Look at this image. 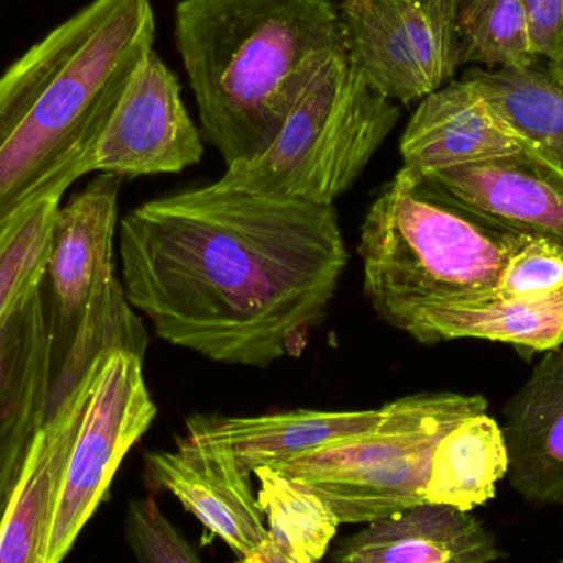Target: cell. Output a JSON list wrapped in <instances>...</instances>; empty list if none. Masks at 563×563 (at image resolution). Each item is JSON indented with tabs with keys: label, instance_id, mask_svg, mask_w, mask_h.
Instances as JSON below:
<instances>
[{
	"label": "cell",
	"instance_id": "cell-1",
	"mask_svg": "<svg viewBox=\"0 0 563 563\" xmlns=\"http://www.w3.org/2000/svg\"><path fill=\"white\" fill-rule=\"evenodd\" d=\"M118 234L125 297L161 340L261 369L323 323L350 260L334 205L220 181L145 201Z\"/></svg>",
	"mask_w": 563,
	"mask_h": 563
},
{
	"label": "cell",
	"instance_id": "cell-2",
	"mask_svg": "<svg viewBox=\"0 0 563 563\" xmlns=\"http://www.w3.org/2000/svg\"><path fill=\"white\" fill-rule=\"evenodd\" d=\"M154 42L151 0H91L0 75V233L92 174L99 137Z\"/></svg>",
	"mask_w": 563,
	"mask_h": 563
},
{
	"label": "cell",
	"instance_id": "cell-3",
	"mask_svg": "<svg viewBox=\"0 0 563 563\" xmlns=\"http://www.w3.org/2000/svg\"><path fill=\"white\" fill-rule=\"evenodd\" d=\"M175 46L201 134L227 167L263 154L314 76L344 49L333 0H180Z\"/></svg>",
	"mask_w": 563,
	"mask_h": 563
},
{
	"label": "cell",
	"instance_id": "cell-4",
	"mask_svg": "<svg viewBox=\"0 0 563 563\" xmlns=\"http://www.w3.org/2000/svg\"><path fill=\"white\" fill-rule=\"evenodd\" d=\"M526 240L402 167L361 227L364 295L390 324L419 305L492 294Z\"/></svg>",
	"mask_w": 563,
	"mask_h": 563
},
{
	"label": "cell",
	"instance_id": "cell-5",
	"mask_svg": "<svg viewBox=\"0 0 563 563\" xmlns=\"http://www.w3.org/2000/svg\"><path fill=\"white\" fill-rule=\"evenodd\" d=\"M121 177L101 174L59 207L43 287L52 389L48 417L112 351L144 357L148 334L115 274Z\"/></svg>",
	"mask_w": 563,
	"mask_h": 563
},
{
	"label": "cell",
	"instance_id": "cell-6",
	"mask_svg": "<svg viewBox=\"0 0 563 563\" xmlns=\"http://www.w3.org/2000/svg\"><path fill=\"white\" fill-rule=\"evenodd\" d=\"M399 106L334 55L295 102L273 144L228 165L224 187L334 205L363 174L399 122Z\"/></svg>",
	"mask_w": 563,
	"mask_h": 563
},
{
	"label": "cell",
	"instance_id": "cell-7",
	"mask_svg": "<svg viewBox=\"0 0 563 563\" xmlns=\"http://www.w3.org/2000/svg\"><path fill=\"white\" fill-rule=\"evenodd\" d=\"M380 410L367 432L271 468L313 489L341 525L393 518L427 503L437 446L463 420L488 412V400L440 390L400 397Z\"/></svg>",
	"mask_w": 563,
	"mask_h": 563
},
{
	"label": "cell",
	"instance_id": "cell-8",
	"mask_svg": "<svg viewBox=\"0 0 563 563\" xmlns=\"http://www.w3.org/2000/svg\"><path fill=\"white\" fill-rule=\"evenodd\" d=\"M459 0H341L344 53L384 98L410 104L455 79L462 66Z\"/></svg>",
	"mask_w": 563,
	"mask_h": 563
},
{
	"label": "cell",
	"instance_id": "cell-9",
	"mask_svg": "<svg viewBox=\"0 0 563 563\" xmlns=\"http://www.w3.org/2000/svg\"><path fill=\"white\" fill-rule=\"evenodd\" d=\"M157 406L144 377V357L112 351L102 357L63 476L48 563H63L82 529L108 498L132 446L151 429Z\"/></svg>",
	"mask_w": 563,
	"mask_h": 563
},
{
	"label": "cell",
	"instance_id": "cell-10",
	"mask_svg": "<svg viewBox=\"0 0 563 563\" xmlns=\"http://www.w3.org/2000/svg\"><path fill=\"white\" fill-rule=\"evenodd\" d=\"M203 155V134L185 108L180 82L152 49L129 79L99 137L92 174H180L200 164Z\"/></svg>",
	"mask_w": 563,
	"mask_h": 563
},
{
	"label": "cell",
	"instance_id": "cell-11",
	"mask_svg": "<svg viewBox=\"0 0 563 563\" xmlns=\"http://www.w3.org/2000/svg\"><path fill=\"white\" fill-rule=\"evenodd\" d=\"M250 476L228 446L187 432L174 450L145 455L148 485L172 493L240 559L269 539Z\"/></svg>",
	"mask_w": 563,
	"mask_h": 563
},
{
	"label": "cell",
	"instance_id": "cell-12",
	"mask_svg": "<svg viewBox=\"0 0 563 563\" xmlns=\"http://www.w3.org/2000/svg\"><path fill=\"white\" fill-rule=\"evenodd\" d=\"M52 347L42 285L0 324V522L48 419Z\"/></svg>",
	"mask_w": 563,
	"mask_h": 563
},
{
	"label": "cell",
	"instance_id": "cell-13",
	"mask_svg": "<svg viewBox=\"0 0 563 563\" xmlns=\"http://www.w3.org/2000/svg\"><path fill=\"white\" fill-rule=\"evenodd\" d=\"M419 175L482 217L563 247V168L534 148Z\"/></svg>",
	"mask_w": 563,
	"mask_h": 563
},
{
	"label": "cell",
	"instance_id": "cell-14",
	"mask_svg": "<svg viewBox=\"0 0 563 563\" xmlns=\"http://www.w3.org/2000/svg\"><path fill=\"white\" fill-rule=\"evenodd\" d=\"M528 148L531 145L465 75L426 96L400 139L402 167L416 174L478 164Z\"/></svg>",
	"mask_w": 563,
	"mask_h": 563
},
{
	"label": "cell",
	"instance_id": "cell-15",
	"mask_svg": "<svg viewBox=\"0 0 563 563\" xmlns=\"http://www.w3.org/2000/svg\"><path fill=\"white\" fill-rule=\"evenodd\" d=\"M101 361L46 419L36 435L0 522V563H48L49 539L66 463Z\"/></svg>",
	"mask_w": 563,
	"mask_h": 563
},
{
	"label": "cell",
	"instance_id": "cell-16",
	"mask_svg": "<svg viewBox=\"0 0 563 563\" xmlns=\"http://www.w3.org/2000/svg\"><path fill=\"white\" fill-rule=\"evenodd\" d=\"M389 327L422 344L473 338L512 344L528 354L548 353L563 346V287L525 297L492 291L419 305L397 314Z\"/></svg>",
	"mask_w": 563,
	"mask_h": 563
},
{
	"label": "cell",
	"instance_id": "cell-17",
	"mask_svg": "<svg viewBox=\"0 0 563 563\" xmlns=\"http://www.w3.org/2000/svg\"><path fill=\"white\" fill-rule=\"evenodd\" d=\"M503 419L512 489L529 505H563V347L544 354Z\"/></svg>",
	"mask_w": 563,
	"mask_h": 563
},
{
	"label": "cell",
	"instance_id": "cell-18",
	"mask_svg": "<svg viewBox=\"0 0 563 563\" xmlns=\"http://www.w3.org/2000/svg\"><path fill=\"white\" fill-rule=\"evenodd\" d=\"M499 558L495 536L472 512L423 503L341 541L333 563H493Z\"/></svg>",
	"mask_w": 563,
	"mask_h": 563
},
{
	"label": "cell",
	"instance_id": "cell-19",
	"mask_svg": "<svg viewBox=\"0 0 563 563\" xmlns=\"http://www.w3.org/2000/svg\"><path fill=\"white\" fill-rule=\"evenodd\" d=\"M379 409L290 410L256 417L195 416L187 433L228 446L244 472L274 466L331 443L367 432L379 422Z\"/></svg>",
	"mask_w": 563,
	"mask_h": 563
},
{
	"label": "cell",
	"instance_id": "cell-20",
	"mask_svg": "<svg viewBox=\"0 0 563 563\" xmlns=\"http://www.w3.org/2000/svg\"><path fill=\"white\" fill-rule=\"evenodd\" d=\"M508 446L501 426L488 412L450 430L433 453L426 501L472 512L492 501L508 476Z\"/></svg>",
	"mask_w": 563,
	"mask_h": 563
},
{
	"label": "cell",
	"instance_id": "cell-21",
	"mask_svg": "<svg viewBox=\"0 0 563 563\" xmlns=\"http://www.w3.org/2000/svg\"><path fill=\"white\" fill-rule=\"evenodd\" d=\"M516 134L563 168V71L544 62L525 68L466 69Z\"/></svg>",
	"mask_w": 563,
	"mask_h": 563
},
{
	"label": "cell",
	"instance_id": "cell-22",
	"mask_svg": "<svg viewBox=\"0 0 563 563\" xmlns=\"http://www.w3.org/2000/svg\"><path fill=\"white\" fill-rule=\"evenodd\" d=\"M257 505L266 516L271 541L297 563H317L336 538L340 519L320 495L271 466L254 470Z\"/></svg>",
	"mask_w": 563,
	"mask_h": 563
},
{
	"label": "cell",
	"instance_id": "cell-23",
	"mask_svg": "<svg viewBox=\"0 0 563 563\" xmlns=\"http://www.w3.org/2000/svg\"><path fill=\"white\" fill-rule=\"evenodd\" d=\"M456 36L462 66L499 69L538 63L529 45L522 0H459Z\"/></svg>",
	"mask_w": 563,
	"mask_h": 563
},
{
	"label": "cell",
	"instance_id": "cell-24",
	"mask_svg": "<svg viewBox=\"0 0 563 563\" xmlns=\"http://www.w3.org/2000/svg\"><path fill=\"white\" fill-rule=\"evenodd\" d=\"M62 198L26 208L0 233V324L46 276Z\"/></svg>",
	"mask_w": 563,
	"mask_h": 563
},
{
	"label": "cell",
	"instance_id": "cell-25",
	"mask_svg": "<svg viewBox=\"0 0 563 563\" xmlns=\"http://www.w3.org/2000/svg\"><path fill=\"white\" fill-rule=\"evenodd\" d=\"M125 538L139 563H203L152 498L129 503Z\"/></svg>",
	"mask_w": 563,
	"mask_h": 563
},
{
	"label": "cell",
	"instance_id": "cell-26",
	"mask_svg": "<svg viewBox=\"0 0 563 563\" xmlns=\"http://www.w3.org/2000/svg\"><path fill=\"white\" fill-rule=\"evenodd\" d=\"M563 287V247L528 238L509 257L495 291L525 297L548 294Z\"/></svg>",
	"mask_w": 563,
	"mask_h": 563
},
{
	"label": "cell",
	"instance_id": "cell-27",
	"mask_svg": "<svg viewBox=\"0 0 563 563\" xmlns=\"http://www.w3.org/2000/svg\"><path fill=\"white\" fill-rule=\"evenodd\" d=\"M529 45L538 62L559 65L563 59V0H522Z\"/></svg>",
	"mask_w": 563,
	"mask_h": 563
},
{
	"label": "cell",
	"instance_id": "cell-28",
	"mask_svg": "<svg viewBox=\"0 0 563 563\" xmlns=\"http://www.w3.org/2000/svg\"><path fill=\"white\" fill-rule=\"evenodd\" d=\"M238 563H297L288 559L287 555L282 554L279 548L271 541V538L267 539L264 544H261L260 548L254 549L251 554L244 555L241 558Z\"/></svg>",
	"mask_w": 563,
	"mask_h": 563
},
{
	"label": "cell",
	"instance_id": "cell-29",
	"mask_svg": "<svg viewBox=\"0 0 563 563\" xmlns=\"http://www.w3.org/2000/svg\"><path fill=\"white\" fill-rule=\"evenodd\" d=\"M555 68L562 69V71H563V59L561 63H559V65H555Z\"/></svg>",
	"mask_w": 563,
	"mask_h": 563
},
{
	"label": "cell",
	"instance_id": "cell-30",
	"mask_svg": "<svg viewBox=\"0 0 563 563\" xmlns=\"http://www.w3.org/2000/svg\"><path fill=\"white\" fill-rule=\"evenodd\" d=\"M559 563H563V558L561 559V561H559Z\"/></svg>",
	"mask_w": 563,
	"mask_h": 563
}]
</instances>
